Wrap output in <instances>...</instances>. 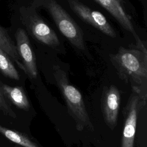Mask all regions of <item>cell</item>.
Returning a JSON list of instances; mask_svg holds the SVG:
<instances>
[{
    "label": "cell",
    "instance_id": "cell-14",
    "mask_svg": "<svg viewBox=\"0 0 147 147\" xmlns=\"http://www.w3.org/2000/svg\"><path fill=\"white\" fill-rule=\"evenodd\" d=\"M17 117L16 111L6 100L0 86V125L12 129L11 123L15 122Z\"/></svg>",
    "mask_w": 147,
    "mask_h": 147
},
{
    "label": "cell",
    "instance_id": "cell-12",
    "mask_svg": "<svg viewBox=\"0 0 147 147\" xmlns=\"http://www.w3.org/2000/svg\"><path fill=\"white\" fill-rule=\"evenodd\" d=\"M0 48L4 51L20 69L24 71V67L17 52L15 43L8 31L0 25Z\"/></svg>",
    "mask_w": 147,
    "mask_h": 147
},
{
    "label": "cell",
    "instance_id": "cell-10",
    "mask_svg": "<svg viewBox=\"0 0 147 147\" xmlns=\"http://www.w3.org/2000/svg\"><path fill=\"white\" fill-rule=\"evenodd\" d=\"M0 86L5 98L13 109L15 107L26 112L30 110V104L22 86L10 85L1 78Z\"/></svg>",
    "mask_w": 147,
    "mask_h": 147
},
{
    "label": "cell",
    "instance_id": "cell-17",
    "mask_svg": "<svg viewBox=\"0 0 147 147\" xmlns=\"http://www.w3.org/2000/svg\"><path fill=\"white\" fill-rule=\"evenodd\" d=\"M0 1H1V0H0Z\"/></svg>",
    "mask_w": 147,
    "mask_h": 147
},
{
    "label": "cell",
    "instance_id": "cell-9",
    "mask_svg": "<svg viewBox=\"0 0 147 147\" xmlns=\"http://www.w3.org/2000/svg\"><path fill=\"white\" fill-rule=\"evenodd\" d=\"M105 9L122 26L123 28L130 32L135 37L136 41L140 39L136 33L131 20V17L126 12L122 0H94Z\"/></svg>",
    "mask_w": 147,
    "mask_h": 147
},
{
    "label": "cell",
    "instance_id": "cell-11",
    "mask_svg": "<svg viewBox=\"0 0 147 147\" xmlns=\"http://www.w3.org/2000/svg\"><path fill=\"white\" fill-rule=\"evenodd\" d=\"M0 134L9 142L21 147H40L28 135L0 125Z\"/></svg>",
    "mask_w": 147,
    "mask_h": 147
},
{
    "label": "cell",
    "instance_id": "cell-13",
    "mask_svg": "<svg viewBox=\"0 0 147 147\" xmlns=\"http://www.w3.org/2000/svg\"><path fill=\"white\" fill-rule=\"evenodd\" d=\"M0 74L6 79L19 82L21 80L20 74L15 67L13 61L9 56L0 48Z\"/></svg>",
    "mask_w": 147,
    "mask_h": 147
},
{
    "label": "cell",
    "instance_id": "cell-5",
    "mask_svg": "<svg viewBox=\"0 0 147 147\" xmlns=\"http://www.w3.org/2000/svg\"><path fill=\"white\" fill-rule=\"evenodd\" d=\"M144 106L139 96L132 92L122 111L124 125L121 147H134L138 113Z\"/></svg>",
    "mask_w": 147,
    "mask_h": 147
},
{
    "label": "cell",
    "instance_id": "cell-4",
    "mask_svg": "<svg viewBox=\"0 0 147 147\" xmlns=\"http://www.w3.org/2000/svg\"><path fill=\"white\" fill-rule=\"evenodd\" d=\"M20 19L28 32L40 42L56 48L60 45L59 39L55 31L32 7L22 6L20 10Z\"/></svg>",
    "mask_w": 147,
    "mask_h": 147
},
{
    "label": "cell",
    "instance_id": "cell-3",
    "mask_svg": "<svg viewBox=\"0 0 147 147\" xmlns=\"http://www.w3.org/2000/svg\"><path fill=\"white\" fill-rule=\"evenodd\" d=\"M52 17L59 31L76 48L84 51L83 33L80 26L56 0H40Z\"/></svg>",
    "mask_w": 147,
    "mask_h": 147
},
{
    "label": "cell",
    "instance_id": "cell-15",
    "mask_svg": "<svg viewBox=\"0 0 147 147\" xmlns=\"http://www.w3.org/2000/svg\"><path fill=\"white\" fill-rule=\"evenodd\" d=\"M7 140L0 134V147H7Z\"/></svg>",
    "mask_w": 147,
    "mask_h": 147
},
{
    "label": "cell",
    "instance_id": "cell-7",
    "mask_svg": "<svg viewBox=\"0 0 147 147\" xmlns=\"http://www.w3.org/2000/svg\"><path fill=\"white\" fill-rule=\"evenodd\" d=\"M16 48L24 67V72L31 80L36 78L38 71L35 55L25 29L18 28L15 33Z\"/></svg>",
    "mask_w": 147,
    "mask_h": 147
},
{
    "label": "cell",
    "instance_id": "cell-8",
    "mask_svg": "<svg viewBox=\"0 0 147 147\" xmlns=\"http://www.w3.org/2000/svg\"><path fill=\"white\" fill-rule=\"evenodd\" d=\"M121 99L120 91L116 86L110 85L103 87L100 99L101 110L105 122L111 130L117 125Z\"/></svg>",
    "mask_w": 147,
    "mask_h": 147
},
{
    "label": "cell",
    "instance_id": "cell-16",
    "mask_svg": "<svg viewBox=\"0 0 147 147\" xmlns=\"http://www.w3.org/2000/svg\"><path fill=\"white\" fill-rule=\"evenodd\" d=\"M12 147H21V146H19L18 145H16V144H14L13 145H12Z\"/></svg>",
    "mask_w": 147,
    "mask_h": 147
},
{
    "label": "cell",
    "instance_id": "cell-2",
    "mask_svg": "<svg viewBox=\"0 0 147 147\" xmlns=\"http://www.w3.org/2000/svg\"><path fill=\"white\" fill-rule=\"evenodd\" d=\"M53 75L60 92L66 103L69 115L74 120L76 129L94 130V125L86 110L80 92L70 84L66 72L58 65H53Z\"/></svg>",
    "mask_w": 147,
    "mask_h": 147
},
{
    "label": "cell",
    "instance_id": "cell-6",
    "mask_svg": "<svg viewBox=\"0 0 147 147\" xmlns=\"http://www.w3.org/2000/svg\"><path fill=\"white\" fill-rule=\"evenodd\" d=\"M68 2L72 10L83 21L109 37H116L115 31L102 13L90 9L78 0Z\"/></svg>",
    "mask_w": 147,
    "mask_h": 147
},
{
    "label": "cell",
    "instance_id": "cell-1",
    "mask_svg": "<svg viewBox=\"0 0 147 147\" xmlns=\"http://www.w3.org/2000/svg\"><path fill=\"white\" fill-rule=\"evenodd\" d=\"M111 64L119 78L129 85L143 104L147 100V49L142 41H136L134 48L121 47L110 55Z\"/></svg>",
    "mask_w": 147,
    "mask_h": 147
}]
</instances>
